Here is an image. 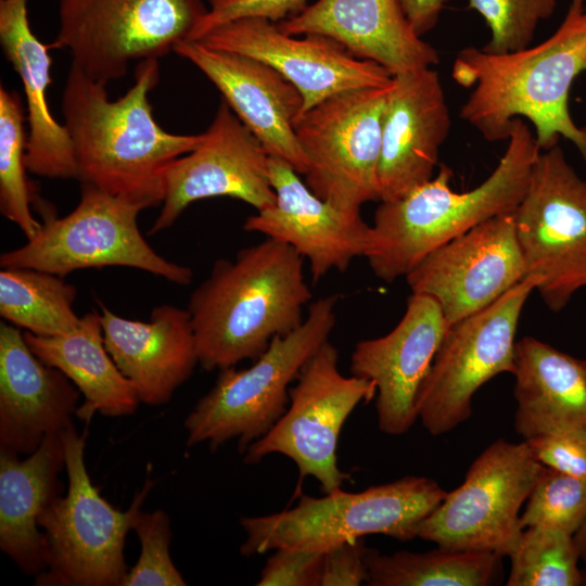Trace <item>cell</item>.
I'll return each mask as SVG.
<instances>
[{
  "label": "cell",
  "instance_id": "cell-1",
  "mask_svg": "<svg viewBox=\"0 0 586 586\" xmlns=\"http://www.w3.org/2000/svg\"><path fill=\"white\" fill-rule=\"evenodd\" d=\"M586 73L585 0H571L556 31L534 47L493 54L467 47L457 54L454 80L472 88L460 117L482 137L508 140L515 118L528 119L540 151L571 141L586 165V126L569 111L574 80Z\"/></svg>",
  "mask_w": 586,
  "mask_h": 586
},
{
  "label": "cell",
  "instance_id": "cell-2",
  "mask_svg": "<svg viewBox=\"0 0 586 586\" xmlns=\"http://www.w3.org/2000/svg\"><path fill=\"white\" fill-rule=\"evenodd\" d=\"M158 79V59L138 62L133 85L111 100L105 84L71 65L62 94L64 126L80 183H90L142 209L163 202L166 167L204 139V132L176 135L156 123L149 93Z\"/></svg>",
  "mask_w": 586,
  "mask_h": 586
},
{
  "label": "cell",
  "instance_id": "cell-3",
  "mask_svg": "<svg viewBox=\"0 0 586 586\" xmlns=\"http://www.w3.org/2000/svg\"><path fill=\"white\" fill-rule=\"evenodd\" d=\"M311 298L304 257L285 243L267 238L231 260L217 259L187 308L199 364L213 371L257 359L273 337L303 322Z\"/></svg>",
  "mask_w": 586,
  "mask_h": 586
},
{
  "label": "cell",
  "instance_id": "cell-4",
  "mask_svg": "<svg viewBox=\"0 0 586 586\" xmlns=\"http://www.w3.org/2000/svg\"><path fill=\"white\" fill-rule=\"evenodd\" d=\"M507 149L492 174L477 187L455 192L451 169L393 201H381L365 256L385 282L406 277L435 249L493 217L514 213L540 153L528 125L512 120Z\"/></svg>",
  "mask_w": 586,
  "mask_h": 586
},
{
  "label": "cell",
  "instance_id": "cell-5",
  "mask_svg": "<svg viewBox=\"0 0 586 586\" xmlns=\"http://www.w3.org/2000/svg\"><path fill=\"white\" fill-rule=\"evenodd\" d=\"M447 492L425 476H404L391 483L349 493L341 488L322 497L298 494L291 509L262 517H243V556L279 548L326 552L366 535L382 534L400 542L418 538L421 523Z\"/></svg>",
  "mask_w": 586,
  "mask_h": 586
},
{
  "label": "cell",
  "instance_id": "cell-6",
  "mask_svg": "<svg viewBox=\"0 0 586 586\" xmlns=\"http://www.w3.org/2000/svg\"><path fill=\"white\" fill-rule=\"evenodd\" d=\"M339 298L332 294L314 301L303 322L273 337L249 368L219 370L214 386L184 420L187 445L207 443L215 450L235 438L243 454L263 437L285 412L290 384L328 341L336 322Z\"/></svg>",
  "mask_w": 586,
  "mask_h": 586
},
{
  "label": "cell",
  "instance_id": "cell-7",
  "mask_svg": "<svg viewBox=\"0 0 586 586\" xmlns=\"http://www.w3.org/2000/svg\"><path fill=\"white\" fill-rule=\"evenodd\" d=\"M68 486L53 498L38 525L46 543L47 566L36 576L44 586H122L128 570L126 536L153 487L146 479L126 511L112 506L92 484L85 462L87 430L72 422L61 432Z\"/></svg>",
  "mask_w": 586,
  "mask_h": 586
},
{
  "label": "cell",
  "instance_id": "cell-8",
  "mask_svg": "<svg viewBox=\"0 0 586 586\" xmlns=\"http://www.w3.org/2000/svg\"><path fill=\"white\" fill-rule=\"evenodd\" d=\"M43 222L38 233L0 256L1 268H34L65 277L87 268H138L179 285H188L192 270L157 254L141 234L142 208L81 182L77 206L56 217L40 203Z\"/></svg>",
  "mask_w": 586,
  "mask_h": 586
},
{
  "label": "cell",
  "instance_id": "cell-9",
  "mask_svg": "<svg viewBox=\"0 0 586 586\" xmlns=\"http://www.w3.org/2000/svg\"><path fill=\"white\" fill-rule=\"evenodd\" d=\"M206 0H60L51 48L66 49L73 66L107 85L130 64L160 59L188 40Z\"/></svg>",
  "mask_w": 586,
  "mask_h": 586
},
{
  "label": "cell",
  "instance_id": "cell-10",
  "mask_svg": "<svg viewBox=\"0 0 586 586\" xmlns=\"http://www.w3.org/2000/svg\"><path fill=\"white\" fill-rule=\"evenodd\" d=\"M539 282L527 275L489 306L448 327L416 397L417 417L431 435L464 422L476 391L500 373H513L520 316Z\"/></svg>",
  "mask_w": 586,
  "mask_h": 586
},
{
  "label": "cell",
  "instance_id": "cell-11",
  "mask_svg": "<svg viewBox=\"0 0 586 586\" xmlns=\"http://www.w3.org/2000/svg\"><path fill=\"white\" fill-rule=\"evenodd\" d=\"M514 220L527 275L545 305L563 310L586 288V179L559 144L540 151Z\"/></svg>",
  "mask_w": 586,
  "mask_h": 586
},
{
  "label": "cell",
  "instance_id": "cell-12",
  "mask_svg": "<svg viewBox=\"0 0 586 586\" xmlns=\"http://www.w3.org/2000/svg\"><path fill=\"white\" fill-rule=\"evenodd\" d=\"M377 395L372 381L339 369V351L327 341L303 366L289 391V406L276 424L243 453L246 463L281 454L297 467L298 480L316 479L321 491L341 488L349 474L337 464L341 430L360 403Z\"/></svg>",
  "mask_w": 586,
  "mask_h": 586
},
{
  "label": "cell",
  "instance_id": "cell-13",
  "mask_svg": "<svg viewBox=\"0 0 586 586\" xmlns=\"http://www.w3.org/2000/svg\"><path fill=\"white\" fill-rule=\"evenodd\" d=\"M391 85L341 91L295 120L308 162L305 183L318 198L343 209L381 201L378 168Z\"/></svg>",
  "mask_w": 586,
  "mask_h": 586
},
{
  "label": "cell",
  "instance_id": "cell-14",
  "mask_svg": "<svg viewBox=\"0 0 586 586\" xmlns=\"http://www.w3.org/2000/svg\"><path fill=\"white\" fill-rule=\"evenodd\" d=\"M542 468L525 441L493 442L471 463L462 484L423 520L418 538L446 549L508 557L522 532L520 509Z\"/></svg>",
  "mask_w": 586,
  "mask_h": 586
},
{
  "label": "cell",
  "instance_id": "cell-15",
  "mask_svg": "<svg viewBox=\"0 0 586 586\" xmlns=\"http://www.w3.org/2000/svg\"><path fill=\"white\" fill-rule=\"evenodd\" d=\"M269 156L221 99L203 141L166 167L162 208L148 234L171 227L191 203L203 199L234 198L256 211L272 206L276 193L269 178Z\"/></svg>",
  "mask_w": 586,
  "mask_h": 586
},
{
  "label": "cell",
  "instance_id": "cell-16",
  "mask_svg": "<svg viewBox=\"0 0 586 586\" xmlns=\"http://www.w3.org/2000/svg\"><path fill=\"white\" fill-rule=\"evenodd\" d=\"M514 213L487 219L441 245L405 278L451 324L489 306L526 277Z\"/></svg>",
  "mask_w": 586,
  "mask_h": 586
},
{
  "label": "cell",
  "instance_id": "cell-17",
  "mask_svg": "<svg viewBox=\"0 0 586 586\" xmlns=\"http://www.w3.org/2000/svg\"><path fill=\"white\" fill-rule=\"evenodd\" d=\"M198 41L269 64L298 89L304 102L302 113L341 91L387 87L393 80L384 67L355 58L329 37L306 34L296 38L266 18H238L215 27Z\"/></svg>",
  "mask_w": 586,
  "mask_h": 586
},
{
  "label": "cell",
  "instance_id": "cell-18",
  "mask_svg": "<svg viewBox=\"0 0 586 586\" xmlns=\"http://www.w3.org/2000/svg\"><path fill=\"white\" fill-rule=\"evenodd\" d=\"M272 206L249 216L243 229L292 246L309 262L313 282L345 271L368 249L371 225L360 209H343L318 198L283 160L269 156Z\"/></svg>",
  "mask_w": 586,
  "mask_h": 586
},
{
  "label": "cell",
  "instance_id": "cell-19",
  "mask_svg": "<svg viewBox=\"0 0 586 586\" xmlns=\"http://www.w3.org/2000/svg\"><path fill=\"white\" fill-rule=\"evenodd\" d=\"M449 326L432 297L412 293L392 331L355 345L349 369L375 384L378 426L383 433L405 434L418 419L419 387Z\"/></svg>",
  "mask_w": 586,
  "mask_h": 586
},
{
  "label": "cell",
  "instance_id": "cell-20",
  "mask_svg": "<svg viewBox=\"0 0 586 586\" xmlns=\"http://www.w3.org/2000/svg\"><path fill=\"white\" fill-rule=\"evenodd\" d=\"M174 52L216 86L270 156L283 160L297 174H306L308 162L293 127L304 102L292 82L260 60L212 49L198 40H182Z\"/></svg>",
  "mask_w": 586,
  "mask_h": 586
},
{
  "label": "cell",
  "instance_id": "cell-21",
  "mask_svg": "<svg viewBox=\"0 0 586 586\" xmlns=\"http://www.w3.org/2000/svg\"><path fill=\"white\" fill-rule=\"evenodd\" d=\"M450 127L436 71L428 67L393 76L378 168L381 201L396 200L433 177Z\"/></svg>",
  "mask_w": 586,
  "mask_h": 586
},
{
  "label": "cell",
  "instance_id": "cell-22",
  "mask_svg": "<svg viewBox=\"0 0 586 586\" xmlns=\"http://www.w3.org/2000/svg\"><path fill=\"white\" fill-rule=\"evenodd\" d=\"M80 392L58 368L40 360L20 328L0 324V449L34 453L76 415Z\"/></svg>",
  "mask_w": 586,
  "mask_h": 586
},
{
  "label": "cell",
  "instance_id": "cell-23",
  "mask_svg": "<svg viewBox=\"0 0 586 586\" xmlns=\"http://www.w3.org/2000/svg\"><path fill=\"white\" fill-rule=\"evenodd\" d=\"M276 25L290 36L329 37L392 76L440 62L438 52L416 34L398 0H317Z\"/></svg>",
  "mask_w": 586,
  "mask_h": 586
},
{
  "label": "cell",
  "instance_id": "cell-24",
  "mask_svg": "<svg viewBox=\"0 0 586 586\" xmlns=\"http://www.w3.org/2000/svg\"><path fill=\"white\" fill-rule=\"evenodd\" d=\"M100 315L105 347L140 402H169L199 364L189 310L164 304L152 309L149 321H139L101 305Z\"/></svg>",
  "mask_w": 586,
  "mask_h": 586
},
{
  "label": "cell",
  "instance_id": "cell-25",
  "mask_svg": "<svg viewBox=\"0 0 586 586\" xmlns=\"http://www.w3.org/2000/svg\"><path fill=\"white\" fill-rule=\"evenodd\" d=\"M0 43L23 85L29 127L27 170L46 178L78 180L79 170L72 140L66 127L55 120L48 104L52 64L49 50L52 48L33 33L27 0H0Z\"/></svg>",
  "mask_w": 586,
  "mask_h": 586
},
{
  "label": "cell",
  "instance_id": "cell-26",
  "mask_svg": "<svg viewBox=\"0 0 586 586\" xmlns=\"http://www.w3.org/2000/svg\"><path fill=\"white\" fill-rule=\"evenodd\" d=\"M514 429L524 440L548 434L586 438V360L524 336L515 343Z\"/></svg>",
  "mask_w": 586,
  "mask_h": 586
},
{
  "label": "cell",
  "instance_id": "cell-27",
  "mask_svg": "<svg viewBox=\"0 0 586 586\" xmlns=\"http://www.w3.org/2000/svg\"><path fill=\"white\" fill-rule=\"evenodd\" d=\"M18 456L0 449V549L21 571L38 576L47 566L38 519L63 492L59 479L65 469L61 433L47 435L27 458Z\"/></svg>",
  "mask_w": 586,
  "mask_h": 586
},
{
  "label": "cell",
  "instance_id": "cell-28",
  "mask_svg": "<svg viewBox=\"0 0 586 586\" xmlns=\"http://www.w3.org/2000/svg\"><path fill=\"white\" fill-rule=\"evenodd\" d=\"M23 335L40 360L61 370L82 394L85 400L75 415L80 420L88 423L95 412L123 417L137 410L139 396L105 347L97 310L80 317L69 333L40 336L25 331Z\"/></svg>",
  "mask_w": 586,
  "mask_h": 586
},
{
  "label": "cell",
  "instance_id": "cell-29",
  "mask_svg": "<svg viewBox=\"0 0 586 586\" xmlns=\"http://www.w3.org/2000/svg\"><path fill=\"white\" fill-rule=\"evenodd\" d=\"M501 557L488 551L437 547L426 552L366 555L370 586H486L499 570Z\"/></svg>",
  "mask_w": 586,
  "mask_h": 586
},
{
  "label": "cell",
  "instance_id": "cell-30",
  "mask_svg": "<svg viewBox=\"0 0 586 586\" xmlns=\"http://www.w3.org/2000/svg\"><path fill=\"white\" fill-rule=\"evenodd\" d=\"M77 290L63 277L34 268H2L0 315L9 323L40 336L74 331Z\"/></svg>",
  "mask_w": 586,
  "mask_h": 586
},
{
  "label": "cell",
  "instance_id": "cell-31",
  "mask_svg": "<svg viewBox=\"0 0 586 586\" xmlns=\"http://www.w3.org/2000/svg\"><path fill=\"white\" fill-rule=\"evenodd\" d=\"M25 110L15 91L0 87V211L33 239L41 228L30 204L34 194L26 178Z\"/></svg>",
  "mask_w": 586,
  "mask_h": 586
},
{
  "label": "cell",
  "instance_id": "cell-32",
  "mask_svg": "<svg viewBox=\"0 0 586 586\" xmlns=\"http://www.w3.org/2000/svg\"><path fill=\"white\" fill-rule=\"evenodd\" d=\"M507 586L582 585L579 555L571 534L540 526L522 530L508 555Z\"/></svg>",
  "mask_w": 586,
  "mask_h": 586
},
{
  "label": "cell",
  "instance_id": "cell-33",
  "mask_svg": "<svg viewBox=\"0 0 586 586\" xmlns=\"http://www.w3.org/2000/svg\"><path fill=\"white\" fill-rule=\"evenodd\" d=\"M586 518V480L543 466L520 515V527L574 535Z\"/></svg>",
  "mask_w": 586,
  "mask_h": 586
},
{
  "label": "cell",
  "instance_id": "cell-34",
  "mask_svg": "<svg viewBox=\"0 0 586 586\" xmlns=\"http://www.w3.org/2000/svg\"><path fill=\"white\" fill-rule=\"evenodd\" d=\"M556 0H469V9L482 15L491 30L481 48L502 54L530 47L538 23L552 15Z\"/></svg>",
  "mask_w": 586,
  "mask_h": 586
},
{
  "label": "cell",
  "instance_id": "cell-35",
  "mask_svg": "<svg viewBox=\"0 0 586 586\" xmlns=\"http://www.w3.org/2000/svg\"><path fill=\"white\" fill-rule=\"evenodd\" d=\"M132 530L141 552L137 563L125 575L122 586H184V578L174 564L169 546L170 520L163 510L138 512Z\"/></svg>",
  "mask_w": 586,
  "mask_h": 586
},
{
  "label": "cell",
  "instance_id": "cell-36",
  "mask_svg": "<svg viewBox=\"0 0 586 586\" xmlns=\"http://www.w3.org/2000/svg\"><path fill=\"white\" fill-rule=\"evenodd\" d=\"M207 11L199 21L188 40H198L225 23L259 17L279 23L301 13L307 0H206Z\"/></svg>",
  "mask_w": 586,
  "mask_h": 586
},
{
  "label": "cell",
  "instance_id": "cell-37",
  "mask_svg": "<svg viewBox=\"0 0 586 586\" xmlns=\"http://www.w3.org/2000/svg\"><path fill=\"white\" fill-rule=\"evenodd\" d=\"M324 552L279 548L260 572L258 586H321Z\"/></svg>",
  "mask_w": 586,
  "mask_h": 586
},
{
  "label": "cell",
  "instance_id": "cell-38",
  "mask_svg": "<svg viewBox=\"0 0 586 586\" xmlns=\"http://www.w3.org/2000/svg\"><path fill=\"white\" fill-rule=\"evenodd\" d=\"M524 441L543 466L586 480V438L548 434Z\"/></svg>",
  "mask_w": 586,
  "mask_h": 586
},
{
  "label": "cell",
  "instance_id": "cell-39",
  "mask_svg": "<svg viewBox=\"0 0 586 586\" xmlns=\"http://www.w3.org/2000/svg\"><path fill=\"white\" fill-rule=\"evenodd\" d=\"M367 551L362 538L327 550L321 586H358L367 583Z\"/></svg>",
  "mask_w": 586,
  "mask_h": 586
},
{
  "label": "cell",
  "instance_id": "cell-40",
  "mask_svg": "<svg viewBox=\"0 0 586 586\" xmlns=\"http://www.w3.org/2000/svg\"><path fill=\"white\" fill-rule=\"evenodd\" d=\"M398 1L413 30L420 37L435 27L445 2V0Z\"/></svg>",
  "mask_w": 586,
  "mask_h": 586
},
{
  "label": "cell",
  "instance_id": "cell-41",
  "mask_svg": "<svg viewBox=\"0 0 586 586\" xmlns=\"http://www.w3.org/2000/svg\"><path fill=\"white\" fill-rule=\"evenodd\" d=\"M573 537L578 550L579 560L583 561L586 570V518L583 521L582 525L578 527V530L575 532Z\"/></svg>",
  "mask_w": 586,
  "mask_h": 586
},
{
  "label": "cell",
  "instance_id": "cell-42",
  "mask_svg": "<svg viewBox=\"0 0 586 586\" xmlns=\"http://www.w3.org/2000/svg\"><path fill=\"white\" fill-rule=\"evenodd\" d=\"M582 585H586V570H582Z\"/></svg>",
  "mask_w": 586,
  "mask_h": 586
}]
</instances>
